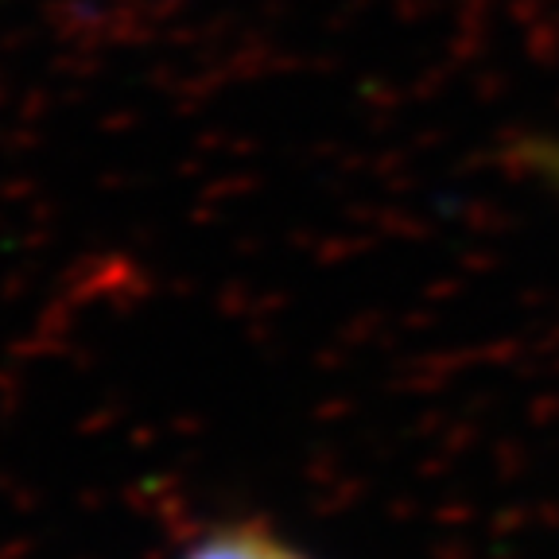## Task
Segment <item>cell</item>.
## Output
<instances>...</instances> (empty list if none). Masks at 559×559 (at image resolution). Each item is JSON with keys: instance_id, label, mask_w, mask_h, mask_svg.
Masks as SVG:
<instances>
[{"instance_id": "7a4b0ae2", "label": "cell", "mask_w": 559, "mask_h": 559, "mask_svg": "<svg viewBox=\"0 0 559 559\" xmlns=\"http://www.w3.org/2000/svg\"><path fill=\"white\" fill-rule=\"evenodd\" d=\"M513 159L524 167V175H533L544 191L559 199V136H521L513 144Z\"/></svg>"}, {"instance_id": "6da1fadb", "label": "cell", "mask_w": 559, "mask_h": 559, "mask_svg": "<svg viewBox=\"0 0 559 559\" xmlns=\"http://www.w3.org/2000/svg\"><path fill=\"white\" fill-rule=\"evenodd\" d=\"M175 559H314L264 516H229L202 528Z\"/></svg>"}]
</instances>
